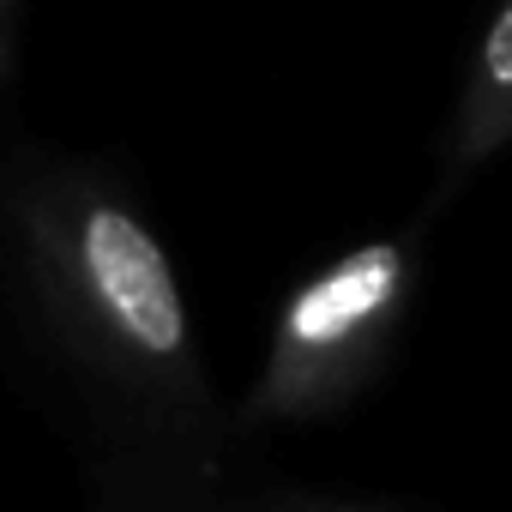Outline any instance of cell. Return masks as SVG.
Returning a JSON list of instances; mask_svg holds the SVG:
<instances>
[{"label":"cell","mask_w":512,"mask_h":512,"mask_svg":"<svg viewBox=\"0 0 512 512\" xmlns=\"http://www.w3.org/2000/svg\"><path fill=\"white\" fill-rule=\"evenodd\" d=\"M404 247L368 241L344 260H332L320 278H308L272 332V356L260 374V410L272 416H308L350 392V380L374 362L386 344V326L404 302Z\"/></svg>","instance_id":"2"},{"label":"cell","mask_w":512,"mask_h":512,"mask_svg":"<svg viewBox=\"0 0 512 512\" xmlns=\"http://www.w3.org/2000/svg\"><path fill=\"white\" fill-rule=\"evenodd\" d=\"M512 139V0H500V13L488 19L476 55H470V79L452 115V175L488 163L500 145Z\"/></svg>","instance_id":"3"},{"label":"cell","mask_w":512,"mask_h":512,"mask_svg":"<svg viewBox=\"0 0 512 512\" xmlns=\"http://www.w3.org/2000/svg\"><path fill=\"white\" fill-rule=\"evenodd\" d=\"M37 260L73 332L109 362L133 374H187V302L139 211L67 181L37 205Z\"/></svg>","instance_id":"1"},{"label":"cell","mask_w":512,"mask_h":512,"mask_svg":"<svg viewBox=\"0 0 512 512\" xmlns=\"http://www.w3.org/2000/svg\"><path fill=\"white\" fill-rule=\"evenodd\" d=\"M13 25H19V0H0V79L13 73Z\"/></svg>","instance_id":"4"}]
</instances>
